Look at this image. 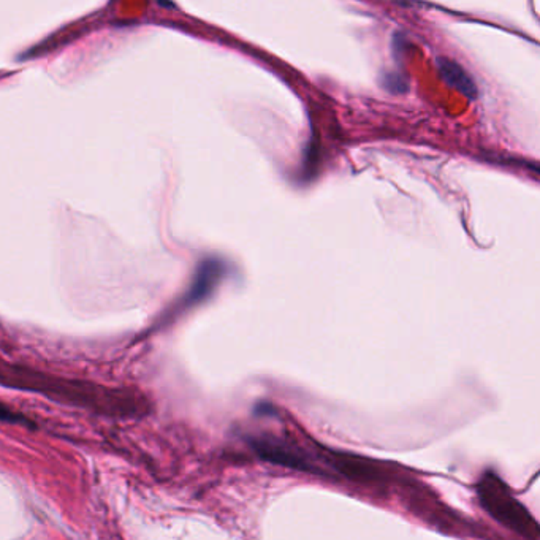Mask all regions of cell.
<instances>
[{"label": "cell", "mask_w": 540, "mask_h": 540, "mask_svg": "<svg viewBox=\"0 0 540 540\" xmlns=\"http://www.w3.org/2000/svg\"><path fill=\"white\" fill-rule=\"evenodd\" d=\"M0 384H5L11 389H24L37 391L56 401L81 406V408L94 409L103 414L113 415H138L143 409V398L124 390L101 389L99 385L75 382V380H63L46 377L43 374H35L19 368L2 370L0 368Z\"/></svg>", "instance_id": "6da1fadb"}, {"label": "cell", "mask_w": 540, "mask_h": 540, "mask_svg": "<svg viewBox=\"0 0 540 540\" xmlns=\"http://www.w3.org/2000/svg\"><path fill=\"white\" fill-rule=\"evenodd\" d=\"M480 504L490 515L506 528L522 536L526 540H537L539 526L526 507L513 496L503 480L496 474L486 472L477 485Z\"/></svg>", "instance_id": "7a4b0ae2"}, {"label": "cell", "mask_w": 540, "mask_h": 540, "mask_svg": "<svg viewBox=\"0 0 540 540\" xmlns=\"http://www.w3.org/2000/svg\"><path fill=\"white\" fill-rule=\"evenodd\" d=\"M437 70H439L442 80L446 81L448 86H452L458 92L465 94L467 99L477 97V86H475L471 75H469L458 62L448 59V57H437Z\"/></svg>", "instance_id": "3957f363"}, {"label": "cell", "mask_w": 540, "mask_h": 540, "mask_svg": "<svg viewBox=\"0 0 540 540\" xmlns=\"http://www.w3.org/2000/svg\"><path fill=\"white\" fill-rule=\"evenodd\" d=\"M219 277V265L215 262H211V260H208V262L201 263L199 271H196V276H195V282L192 285V289H190V300H201V298H205L209 291H211L213 285L215 282V279Z\"/></svg>", "instance_id": "277c9868"}, {"label": "cell", "mask_w": 540, "mask_h": 540, "mask_svg": "<svg viewBox=\"0 0 540 540\" xmlns=\"http://www.w3.org/2000/svg\"><path fill=\"white\" fill-rule=\"evenodd\" d=\"M0 422L5 423H11V425H24V427L34 428V423H32L27 417H24L23 414H19L16 410H11L10 408H6L5 404L0 403Z\"/></svg>", "instance_id": "5b68a950"}, {"label": "cell", "mask_w": 540, "mask_h": 540, "mask_svg": "<svg viewBox=\"0 0 540 540\" xmlns=\"http://www.w3.org/2000/svg\"><path fill=\"white\" fill-rule=\"evenodd\" d=\"M384 86L387 91H390L393 94H399V92H406L408 91V80L404 78L403 75L399 73H389L385 75L384 78Z\"/></svg>", "instance_id": "8992f818"}]
</instances>
